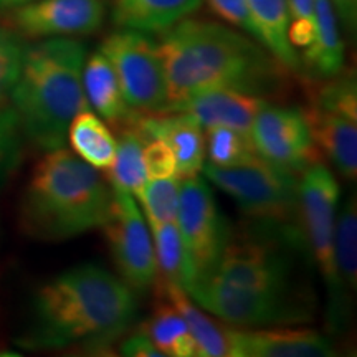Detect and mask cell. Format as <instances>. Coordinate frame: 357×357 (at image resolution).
I'll return each instance as SVG.
<instances>
[{
    "label": "cell",
    "instance_id": "6da1fadb",
    "mask_svg": "<svg viewBox=\"0 0 357 357\" xmlns=\"http://www.w3.org/2000/svg\"><path fill=\"white\" fill-rule=\"evenodd\" d=\"M158 48L167 106L208 89H234L270 100L284 88L287 68L260 42L231 25L184 19L160 33Z\"/></svg>",
    "mask_w": 357,
    "mask_h": 357
},
{
    "label": "cell",
    "instance_id": "7a4b0ae2",
    "mask_svg": "<svg viewBox=\"0 0 357 357\" xmlns=\"http://www.w3.org/2000/svg\"><path fill=\"white\" fill-rule=\"evenodd\" d=\"M137 294L106 268L84 263L43 283L33 294L30 321L19 346L25 349H88L126 334L137 316Z\"/></svg>",
    "mask_w": 357,
    "mask_h": 357
},
{
    "label": "cell",
    "instance_id": "3957f363",
    "mask_svg": "<svg viewBox=\"0 0 357 357\" xmlns=\"http://www.w3.org/2000/svg\"><path fill=\"white\" fill-rule=\"evenodd\" d=\"M86 47L70 37H52L26 47L20 77L10 91L22 134L35 147H65L71 119L91 109L83 86Z\"/></svg>",
    "mask_w": 357,
    "mask_h": 357
},
{
    "label": "cell",
    "instance_id": "277c9868",
    "mask_svg": "<svg viewBox=\"0 0 357 357\" xmlns=\"http://www.w3.org/2000/svg\"><path fill=\"white\" fill-rule=\"evenodd\" d=\"M113 189L96 169L65 147L47 151L20 200V229L42 242H65L101 229Z\"/></svg>",
    "mask_w": 357,
    "mask_h": 357
},
{
    "label": "cell",
    "instance_id": "5b68a950",
    "mask_svg": "<svg viewBox=\"0 0 357 357\" xmlns=\"http://www.w3.org/2000/svg\"><path fill=\"white\" fill-rule=\"evenodd\" d=\"M202 172L208 182L235 200L252 225L306 242L300 211V176L273 166L258 154L231 167L205 162Z\"/></svg>",
    "mask_w": 357,
    "mask_h": 357
},
{
    "label": "cell",
    "instance_id": "8992f818",
    "mask_svg": "<svg viewBox=\"0 0 357 357\" xmlns=\"http://www.w3.org/2000/svg\"><path fill=\"white\" fill-rule=\"evenodd\" d=\"M305 252L303 240L252 225L247 234L230 235L213 278L253 291L311 296L296 276V257Z\"/></svg>",
    "mask_w": 357,
    "mask_h": 357
},
{
    "label": "cell",
    "instance_id": "52a82bcc",
    "mask_svg": "<svg viewBox=\"0 0 357 357\" xmlns=\"http://www.w3.org/2000/svg\"><path fill=\"white\" fill-rule=\"evenodd\" d=\"M337 204L339 184L331 169L321 160L307 167L300 176L301 223L326 288L329 329L336 334L344 329L349 316V294L339 280L334 252Z\"/></svg>",
    "mask_w": 357,
    "mask_h": 357
},
{
    "label": "cell",
    "instance_id": "ba28073f",
    "mask_svg": "<svg viewBox=\"0 0 357 357\" xmlns=\"http://www.w3.org/2000/svg\"><path fill=\"white\" fill-rule=\"evenodd\" d=\"M176 223L184 252L182 288L190 293L215 273L231 235L211 185L200 174L181 178Z\"/></svg>",
    "mask_w": 357,
    "mask_h": 357
},
{
    "label": "cell",
    "instance_id": "9c48e42d",
    "mask_svg": "<svg viewBox=\"0 0 357 357\" xmlns=\"http://www.w3.org/2000/svg\"><path fill=\"white\" fill-rule=\"evenodd\" d=\"M303 111L311 139L347 181L357 177V83L352 73L323 79Z\"/></svg>",
    "mask_w": 357,
    "mask_h": 357
},
{
    "label": "cell",
    "instance_id": "30bf717a",
    "mask_svg": "<svg viewBox=\"0 0 357 357\" xmlns=\"http://www.w3.org/2000/svg\"><path fill=\"white\" fill-rule=\"evenodd\" d=\"M190 300L234 328H268L307 323L314 298L245 289L212 278L187 293Z\"/></svg>",
    "mask_w": 357,
    "mask_h": 357
},
{
    "label": "cell",
    "instance_id": "8fae6325",
    "mask_svg": "<svg viewBox=\"0 0 357 357\" xmlns=\"http://www.w3.org/2000/svg\"><path fill=\"white\" fill-rule=\"evenodd\" d=\"M100 50L113 65L128 106L137 114H158L167 106V82L158 43L146 33L119 29Z\"/></svg>",
    "mask_w": 357,
    "mask_h": 357
},
{
    "label": "cell",
    "instance_id": "7c38bea8",
    "mask_svg": "<svg viewBox=\"0 0 357 357\" xmlns=\"http://www.w3.org/2000/svg\"><path fill=\"white\" fill-rule=\"evenodd\" d=\"M119 278L134 293H146L158 283V265L144 215L131 194L113 189V200L101 225Z\"/></svg>",
    "mask_w": 357,
    "mask_h": 357
},
{
    "label": "cell",
    "instance_id": "4fadbf2b",
    "mask_svg": "<svg viewBox=\"0 0 357 357\" xmlns=\"http://www.w3.org/2000/svg\"><path fill=\"white\" fill-rule=\"evenodd\" d=\"M250 139L261 159L296 176L321 160L303 111L298 108L268 102L253 121Z\"/></svg>",
    "mask_w": 357,
    "mask_h": 357
},
{
    "label": "cell",
    "instance_id": "5bb4252c",
    "mask_svg": "<svg viewBox=\"0 0 357 357\" xmlns=\"http://www.w3.org/2000/svg\"><path fill=\"white\" fill-rule=\"evenodd\" d=\"M105 15L102 0H37L13 8L8 24L29 38L71 37L96 32Z\"/></svg>",
    "mask_w": 357,
    "mask_h": 357
},
{
    "label": "cell",
    "instance_id": "9a60e30c",
    "mask_svg": "<svg viewBox=\"0 0 357 357\" xmlns=\"http://www.w3.org/2000/svg\"><path fill=\"white\" fill-rule=\"evenodd\" d=\"M230 357H328L334 356L333 341L310 328L268 326L230 328Z\"/></svg>",
    "mask_w": 357,
    "mask_h": 357
},
{
    "label": "cell",
    "instance_id": "2e32d148",
    "mask_svg": "<svg viewBox=\"0 0 357 357\" xmlns=\"http://www.w3.org/2000/svg\"><path fill=\"white\" fill-rule=\"evenodd\" d=\"M266 105L268 100L261 96L234 89H208L169 105L162 113L187 114L204 129L225 126L250 136L253 121Z\"/></svg>",
    "mask_w": 357,
    "mask_h": 357
},
{
    "label": "cell",
    "instance_id": "e0dca14e",
    "mask_svg": "<svg viewBox=\"0 0 357 357\" xmlns=\"http://www.w3.org/2000/svg\"><path fill=\"white\" fill-rule=\"evenodd\" d=\"M137 126L147 137L162 139L176 155L181 178L199 176L205 164L204 128L190 116L182 113L139 114Z\"/></svg>",
    "mask_w": 357,
    "mask_h": 357
},
{
    "label": "cell",
    "instance_id": "ac0fdd59",
    "mask_svg": "<svg viewBox=\"0 0 357 357\" xmlns=\"http://www.w3.org/2000/svg\"><path fill=\"white\" fill-rule=\"evenodd\" d=\"M301 73L311 82H323L344 71V42L331 0H314V30L303 50Z\"/></svg>",
    "mask_w": 357,
    "mask_h": 357
},
{
    "label": "cell",
    "instance_id": "d6986e66",
    "mask_svg": "<svg viewBox=\"0 0 357 357\" xmlns=\"http://www.w3.org/2000/svg\"><path fill=\"white\" fill-rule=\"evenodd\" d=\"M204 0H113L111 19L118 29L162 33L199 10Z\"/></svg>",
    "mask_w": 357,
    "mask_h": 357
},
{
    "label": "cell",
    "instance_id": "ffe728a7",
    "mask_svg": "<svg viewBox=\"0 0 357 357\" xmlns=\"http://www.w3.org/2000/svg\"><path fill=\"white\" fill-rule=\"evenodd\" d=\"M83 86L89 106L102 121L114 126H124L139 116L128 106L113 65L101 50L89 55L84 61Z\"/></svg>",
    "mask_w": 357,
    "mask_h": 357
},
{
    "label": "cell",
    "instance_id": "44dd1931",
    "mask_svg": "<svg viewBox=\"0 0 357 357\" xmlns=\"http://www.w3.org/2000/svg\"><path fill=\"white\" fill-rule=\"evenodd\" d=\"M257 30V40L293 73H301V60L289 42V10L287 0H247Z\"/></svg>",
    "mask_w": 357,
    "mask_h": 357
},
{
    "label": "cell",
    "instance_id": "7402d4cb",
    "mask_svg": "<svg viewBox=\"0 0 357 357\" xmlns=\"http://www.w3.org/2000/svg\"><path fill=\"white\" fill-rule=\"evenodd\" d=\"M160 289L167 301L176 307L178 314L185 321L187 328L197 346V356L200 357H230L229 324H218L211 316L202 311L197 303L178 284L160 281Z\"/></svg>",
    "mask_w": 357,
    "mask_h": 357
},
{
    "label": "cell",
    "instance_id": "603a6c76",
    "mask_svg": "<svg viewBox=\"0 0 357 357\" xmlns=\"http://www.w3.org/2000/svg\"><path fill=\"white\" fill-rule=\"evenodd\" d=\"M136 119L137 116L131 123L124 124L119 132V137L116 139L114 160L106 171V178L111 189L128 192L137 200L147 181L142 154L149 137L137 126Z\"/></svg>",
    "mask_w": 357,
    "mask_h": 357
},
{
    "label": "cell",
    "instance_id": "cb8c5ba5",
    "mask_svg": "<svg viewBox=\"0 0 357 357\" xmlns=\"http://www.w3.org/2000/svg\"><path fill=\"white\" fill-rule=\"evenodd\" d=\"M66 139L71 151L96 171L106 172L113 164L116 137L106 121L93 113V109L82 111L71 119Z\"/></svg>",
    "mask_w": 357,
    "mask_h": 357
},
{
    "label": "cell",
    "instance_id": "d4e9b609",
    "mask_svg": "<svg viewBox=\"0 0 357 357\" xmlns=\"http://www.w3.org/2000/svg\"><path fill=\"white\" fill-rule=\"evenodd\" d=\"M154 346L169 357H197V346L184 318L171 303L159 306L149 321L142 324Z\"/></svg>",
    "mask_w": 357,
    "mask_h": 357
},
{
    "label": "cell",
    "instance_id": "484cf974",
    "mask_svg": "<svg viewBox=\"0 0 357 357\" xmlns=\"http://www.w3.org/2000/svg\"><path fill=\"white\" fill-rule=\"evenodd\" d=\"M336 252L337 275L347 294L357 288V202L356 194H351L337 208L336 217Z\"/></svg>",
    "mask_w": 357,
    "mask_h": 357
},
{
    "label": "cell",
    "instance_id": "4316f807",
    "mask_svg": "<svg viewBox=\"0 0 357 357\" xmlns=\"http://www.w3.org/2000/svg\"><path fill=\"white\" fill-rule=\"evenodd\" d=\"M205 158L217 167H231L257 155L247 134L225 126L205 128Z\"/></svg>",
    "mask_w": 357,
    "mask_h": 357
},
{
    "label": "cell",
    "instance_id": "83f0119b",
    "mask_svg": "<svg viewBox=\"0 0 357 357\" xmlns=\"http://www.w3.org/2000/svg\"><path fill=\"white\" fill-rule=\"evenodd\" d=\"M178 192H181V177H159L147 178L137 202L142 205V211L147 225L155 223L176 222Z\"/></svg>",
    "mask_w": 357,
    "mask_h": 357
},
{
    "label": "cell",
    "instance_id": "f1b7e54d",
    "mask_svg": "<svg viewBox=\"0 0 357 357\" xmlns=\"http://www.w3.org/2000/svg\"><path fill=\"white\" fill-rule=\"evenodd\" d=\"M153 234V247L158 265V278L160 281L182 287V265H184V252H182L181 235L176 222L155 223L149 225Z\"/></svg>",
    "mask_w": 357,
    "mask_h": 357
},
{
    "label": "cell",
    "instance_id": "f546056e",
    "mask_svg": "<svg viewBox=\"0 0 357 357\" xmlns=\"http://www.w3.org/2000/svg\"><path fill=\"white\" fill-rule=\"evenodd\" d=\"M22 134L19 118L12 106H0V182L19 166L22 158Z\"/></svg>",
    "mask_w": 357,
    "mask_h": 357
},
{
    "label": "cell",
    "instance_id": "4dcf8cb0",
    "mask_svg": "<svg viewBox=\"0 0 357 357\" xmlns=\"http://www.w3.org/2000/svg\"><path fill=\"white\" fill-rule=\"evenodd\" d=\"M26 47L20 33L0 26V100L10 95L20 77Z\"/></svg>",
    "mask_w": 357,
    "mask_h": 357
},
{
    "label": "cell",
    "instance_id": "1f68e13d",
    "mask_svg": "<svg viewBox=\"0 0 357 357\" xmlns=\"http://www.w3.org/2000/svg\"><path fill=\"white\" fill-rule=\"evenodd\" d=\"M289 10L288 37L294 48L305 50L314 30V0H287Z\"/></svg>",
    "mask_w": 357,
    "mask_h": 357
},
{
    "label": "cell",
    "instance_id": "d6a6232c",
    "mask_svg": "<svg viewBox=\"0 0 357 357\" xmlns=\"http://www.w3.org/2000/svg\"><path fill=\"white\" fill-rule=\"evenodd\" d=\"M144 167L147 178L178 176L176 155L162 139L149 137L144 146Z\"/></svg>",
    "mask_w": 357,
    "mask_h": 357
},
{
    "label": "cell",
    "instance_id": "836d02e7",
    "mask_svg": "<svg viewBox=\"0 0 357 357\" xmlns=\"http://www.w3.org/2000/svg\"><path fill=\"white\" fill-rule=\"evenodd\" d=\"M207 3L211 10L225 24L236 26L243 33L257 40V30L250 17L247 0H207Z\"/></svg>",
    "mask_w": 357,
    "mask_h": 357
},
{
    "label": "cell",
    "instance_id": "e575fe53",
    "mask_svg": "<svg viewBox=\"0 0 357 357\" xmlns=\"http://www.w3.org/2000/svg\"><path fill=\"white\" fill-rule=\"evenodd\" d=\"M119 354L129 357H164L142 328L124 339L119 346Z\"/></svg>",
    "mask_w": 357,
    "mask_h": 357
},
{
    "label": "cell",
    "instance_id": "d590c367",
    "mask_svg": "<svg viewBox=\"0 0 357 357\" xmlns=\"http://www.w3.org/2000/svg\"><path fill=\"white\" fill-rule=\"evenodd\" d=\"M337 20L349 33L356 32L357 25V0H331Z\"/></svg>",
    "mask_w": 357,
    "mask_h": 357
},
{
    "label": "cell",
    "instance_id": "8d00e7d4",
    "mask_svg": "<svg viewBox=\"0 0 357 357\" xmlns=\"http://www.w3.org/2000/svg\"><path fill=\"white\" fill-rule=\"evenodd\" d=\"M25 0H0V8H10L24 3Z\"/></svg>",
    "mask_w": 357,
    "mask_h": 357
},
{
    "label": "cell",
    "instance_id": "74e56055",
    "mask_svg": "<svg viewBox=\"0 0 357 357\" xmlns=\"http://www.w3.org/2000/svg\"><path fill=\"white\" fill-rule=\"evenodd\" d=\"M25 2H26V0H25Z\"/></svg>",
    "mask_w": 357,
    "mask_h": 357
}]
</instances>
